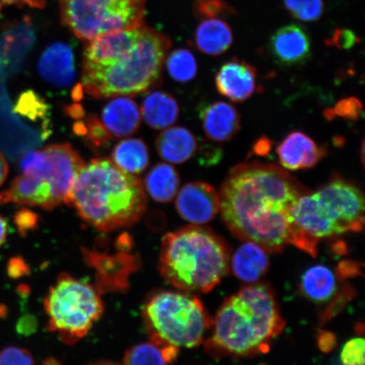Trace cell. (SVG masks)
Listing matches in <instances>:
<instances>
[{
	"instance_id": "obj_1",
	"label": "cell",
	"mask_w": 365,
	"mask_h": 365,
	"mask_svg": "<svg viewBox=\"0 0 365 365\" xmlns=\"http://www.w3.org/2000/svg\"><path fill=\"white\" fill-rule=\"evenodd\" d=\"M309 190L272 164L245 163L232 168L219 192L223 222L239 239L277 252L287 245L313 257L318 242L296 225L292 212Z\"/></svg>"
},
{
	"instance_id": "obj_2",
	"label": "cell",
	"mask_w": 365,
	"mask_h": 365,
	"mask_svg": "<svg viewBox=\"0 0 365 365\" xmlns=\"http://www.w3.org/2000/svg\"><path fill=\"white\" fill-rule=\"evenodd\" d=\"M171 48L166 35L143 24L89 41L82 86L98 99L137 96L156 83Z\"/></svg>"
},
{
	"instance_id": "obj_3",
	"label": "cell",
	"mask_w": 365,
	"mask_h": 365,
	"mask_svg": "<svg viewBox=\"0 0 365 365\" xmlns=\"http://www.w3.org/2000/svg\"><path fill=\"white\" fill-rule=\"evenodd\" d=\"M285 327L271 287H244L217 310L205 349L214 358L248 357L267 353Z\"/></svg>"
},
{
	"instance_id": "obj_4",
	"label": "cell",
	"mask_w": 365,
	"mask_h": 365,
	"mask_svg": "<svg viewBox=\"0 0 365 365\" xmlns=\"http://www.w3.org/2000/svg\"><path fill=\"white\" fill-rule=\"evenodd\" d=\"M66 204L98 230L112 232L138 222L148 200L139 178L121 170L111 160L96 158L80 170Z\"/></svg>"
},
{
	"instance_id": "obj_5",
	"label": "cell",
	"mask_w": 365,
	"mask_h": 365,
	"mask_svg": "<svg viewBox=\"0 0 365 365\" xmlns=\"http://www.w3.org/2000/svg\"><path fill=\"white\" fill-rule=\"evenodd\" d=\"M230 264V249L209 228L187 226L162 240L159 271L179 289L208 293L225 277Z\"/></svg>"
},
{
	"instance_id": "obj_6",
	"label": "cell",
	"mask_w": 365,
	"mask_h": 365,
	"mask_svg": "<svg viewBox=\"0 0 365 365\" xmlns=\"http://www.w3.org/2000/svg\"><path fill=\"white\" fill-rule=\"evenodd\" d=\"M292 216L296 225L317 242L360 232L364 225V195L353 182L336 178L317 192L301 196Z\"/></svg>"
},
{
	"instance_id": "obj_7",
	"label": "cell",
	"mask_w": 365,
	"mask_h": 365,
	"mask_svg": "<svg viewBox=\"0 0 365 365\" xmlns=\"http://www.w3.org/2000/svg\"><path fill=\"white\" fill-rule=\"evenodd\" d=\"M143 317L150 341L178 349L202 344L213 323L197 298L171 291L150 297L144 304Z\"/></svg>"
},
{
	"instance_id": "obj_8",
	"label": "cell",
	"mask_w": 365,
	"mask_h": 365,
	"mask_svg": "<svg viewBox=\"0 0 365 365\" xmlns=\"http://www.w3.org/2000/svg\"><path fill=\"white\" fill-rule=\"evenodd\" d=\"M44 307L48 330L57 333L66 344L83 339L103 312L98 289L67 274H62L50 287Z\"/></svg>"
},
{
	"instance_id": "obj_9",
	"label": "cell",
	"mask_w": 365,
	"mask_h": 365,
	"mask_svg": "<svg viewBox=\"0 0 365 365\" xmlns=\"http://www.w3.org/2000/svg\"><path fill=\"white\" fill-rule=\"evenodd\" d=\"M61 16L77 38L91 41L143 25L145 0H62Z\"/></svg>"
},
{
	"instance_id": "obj_10",
	"label": "cell",
	"mask_w": 365,
	"mask_h": 365,
	"mask_svg": "<svg viewBox=\"0 0 365 365\" xmlns=\"http://www.w3.org/2000/svg\"><path fill=\"white\" fill-rule=\"evenodd\" d=\"M52 164L50 180L54 208L66 203L77 175L85 165L77 150L68 143H57L44 148Z\"/></svg>"
},
{
	"instance_id": "obj_11",
	"label": "cell",
	"mask_w": 365,
	"mask_h": 365,
	"mask_svg": "<svg viewBox=\"0 0 365 365\" xmlns=\"http://www.w3.org/2000/svg\"><path fill=\"white\" fill-rule=\"evenodd\" d=\"M176 209L180 216L193 225L213 220L220 211V198L212 186L203 182L185 185L178 194Z\"/></svg>"
},
{
	"instance_id": "obj_12",
	"label": "cell",
	"mask_w": 365,
	"mask_h": 365,
	"mask_svg": "<svg viewBox=\"0 0 365 365\" xmlns=\"http://www.w3.org/2000/svg\"><path fill=\"white\" fill-rule=\"evenodd\" d=\"M271 53L278 65H302L312 56V40L304 27L289 24L281 27L272 36Z\"/></svg>"
},
{
	"instance_id": "obj_13",
	"label": "cell",
	"mask_w": 365,
	"mask_h": 365,
	"mask_svg": "<svg viewBox=\"0 0 365 365\" xmlns=\"http://www.w3.org/2000/svg\"><path fill=\"white\" fill-rule=\"evenodd\" d=\"M217 91L232 102L242 103L258 91L257 72L238 58L223 63L216 76Z\"/></svg>"
},
{
	"instance_id": "obj_14",
	"label": "cell",
	"mask_w": 365,
	"mask_h": 365,
	"mask_svg": "<svg viewBox=\"0 0 365 365\" xmlns=\"http://www.w3.org/2000/svg\"><path fill=\"white\" fill-rule=\"evenodd\" d=\"M88 262L98 272V289L103 291L124 290L128 287V278L138 262L132 255L124 253L106 255L85 251Z\"/></svg>"
},
{
	"instance_id": "obj_15",
	"label": "cell",
	"mask_w": 365,
	"mask_h": 365,
	"mask_svg": "<svg viewBox=\"0 0 365 365\" xmlns=\"http://www.w3.org/2000/svg\"><path fill=\"white\" fill-rule=\"evenodd\" d=\"M277 153L282 167L296 171L316 166L326 156L327 149L302 132L294 131L278 145Z\"/></svg>"
},
{
	"instance_id": "obj_16",
	"label": "cell",
	"mask_w": 365,
	"mask_h": 365,
	"mask_svg": "<svg viewBox=\"0 0 365 365\" xmlns=\"http://www.w3.org/2000/svg\"><path fill=\"white\" fill-rule=\"evenodd\" d=\"M9 203L51 211L54 209L51 185L42 178L23 173L11 182L7 190L0 192V205Z\"/></svg>"
},
{
	"instance_id": "obj_17",
	"label": "cell",
	"mask_w": 365,
	"mask_h": 365,
	"mask_svg": "<svg viewBox=\"0 0 365 365\" xmlns=\"http://www.w3.org/2000/svg\"><path fill=\"white\" fill-rule=\"evenodd\" d=\"M38 72L43 80L56 88H66L75 80L74 54L68 45L54 43L40 58Z\"/></svg>"
},
{
	"instance_id": "obj_18",
	"label": "cell",
	"mask_w": 365,
	"mask_h": 365,
	"mask_svg": "<svg viewBox=\"0 0 365 365\" xmlns=\"http://www.w3.org/2000/svg\"><path fill=\"white\" fill-rule=\"evenodd\" d=\"M205 135L214 143H226L240 130V118L232 105L215 102L202 108L200 113Z\"/></svg>"
},
{
	"instance_id": "obj_19",
	"label": "cell",
	"mask_w": 365,
	"mask_h": 365,
	"mask_svg": "<svg viewBox=\"0 0 365 365\" xmlns=\"http://www.w3.org/2000/svg\"><path fill=\"white\" fill-rule=\"evenodd\" d=\"M102 121L113 138L133 135L138 130L141 122L138 105L124 96L117 97L105 105Z\"/></svg>"
},
{
	"instance_id": "obj_20",
	"label": "cell",
	"mask_w": 365,
	"mask_h": 365,
	"mask_svg": "<svg viewBox=\"0 0 365 365\" xmlns=\"http://www.w3.org/2000/svg\"><path fill=\"white\" fill-rule=\"evenodd\" d=\"M270 262L267 250L261 245L246 242L236 250L231 259L232 271L239 279L255 284L268 271Z\"/></svg>"
},
{
	"instance_id": "obj_21",
	"label": "cell",
	"mask_w": 365,
	"mask_h": 365,
	"mask_svg": "<svg viewBox=\"0 0 365 365\" xmlns=\"http://www.w3.org/2000/svg\"><path fill=\"white\" fill-rule=\"evenodd\" d=\"M156 148L164 161L180 164L194 156L197 150V140L186 128L173 127L158 136Z\"/></svg>"
},
{
	"instance_id": "obj_22",
	"label": "cell",
	"mask_w": 365,
	"mask_h": 365,
	"mask_svg": "<svg viewBox=\"0 0 365 365\" xmlns=\"http://www.w3.org/2000/svg\"><path fill=\"white\" fill-rule=\"evenodd\" d=\"M195 42L200 52L218 56L230 48L234 42V34L225 19L205 18L196 29Z\"/></svg>"
},
{
	"instance_id": "obj_23",
	"label": "cell",
	"mask_w": 365,
	"mask_h": 365,
	"mask_svg": "<svg viewBox=\"0 0 365 365\" xmlns=\"http://www.w3.org/2000/svg\"><path fill=\"white\" fill-rule=\"evenodd\" d=\"M141 113L147 125L153 130H165L179 117V105L175 98L164 91H153L145 98Z\"/></svg>"
},
{
	"instance_id": "obj_24",
	"label": "cell",
	"mask_w": 365,
	"mask_h": 365,
	"mask_svg": "<svg viewBox=\"0 0 365 365\" xmlns=\"http://www.w3.org/2000/svg\"><path fill=\"white\" fill-rule=\"evenodd\" d=\"M339 276L330 268L323 264H316L304 273L300 282V289L307 298L314 302L323 304L336 295Z\"/></svg>"
},
{
	"instance_id": "obj_25",
	"label": "cell",
	"mask_w": 365,
	"mask_h": 365,
	"mask_svg": "<svg viewBox=\"0 0 365 365\" xmlns=\"http://www.w3.org/2000/svg\"><path fill=\"white\" fill-rule=\"evenodd\" d=\"M180 175L175 168L168 163H158L145 178V188L155 202H171L180 187Z\"/></svg>"
},
{
	"instance_id": "obj_26",
	"label": "cell",
	"mask_w": 365,
	"mask_h": 365,
	"mask_svg": "<svg viewBox=\"0 0 365 365\" xmlns=\"http://www.w3.org/2000/svg\"><path fill=\"white\" fill-rule=\"evenodd\" d=\"M112 160L121 170L130 175H138L143 173L149 164L148 145L141 139H125L114 147Z\"/></svg>"
},
{
	"instance_id": "obj_27",
	"label": "cell",
	"mask_w": 365,
	"mask_h": 365,
	"mask_svg": "<svg viewBox=\"0 0 365 365\" xmlns=\"http://www.w3.org/2000/svg\"><path fill=\"white\" fill-rule=\"evenodd\" d=\"M179 349L160 346L153 341L132 346L124 357V365H168L175 361Z\"/></svg>"
},
{
	"instance_id": "obj_28",
	"label": "cell",
	"mask_w": 365,
	"mask_h": 365,
	"mask_svg": "<svg viewBox=\"0 0 365 365\" xmlns=\"http://www.w3.org/2000/svg\"><path fill=\"white\" fill-rule=\"evenodd\" d=\"M76 135L82 137L93 149H105L113 139L102 120L94 114H91L84 121H77L73 125Z\"/></svg>"
},
{
	"instance_id": "obj_29",
	"label": "cell",
	"mask_w": 365,
	"mask_h": 365,
	"mask_svg": "<svg viewBox=\"0 0 365 365\" xmlns=\"http://www.w3.org/2000/svg\"><path fill=\"white\" fill-rule=\"evenodd\" d=\"M168 71L178 82L193 80L197 73V63L193 53L187 49H177L167 59Z\"/></svg>"
},
{
	"instance_id": "obj_30",
	"label": "cell",
	"mask_w": 365,
	"mask_h": 365,
	"mask_svg": "<svg viewBox=\"0 0 365 365\" xmlns=\"http://www.w3.org/2000/svg\"><path fill=\"white\" fill-rule=\"evenodd\" d=\"M49 107L42 96L33 90L22 93L14 106V112L31 121L44 120L48 116Z\"/></svg>"
},
{
	"instance_id": "obj_31",
	"label": "cell",
	"mask_w": 365,
	"mask_h": 365,
	"mask_svg": "<svg viewBox=\"0 0 365 365\" xmlns=\"http://www.w3.org/2000/svg\"><path fill=\"white\" fill-rule=\"evenodd\" d=\"M284 6L296 20L317 21L324 12L323 0H284Z\"/></svg>"
},
{
	"instance_id": "obj_32",
	"label": "cell",
	"mask_w": 365,
	"mask_h": 365,
	"mask_svg": "<svg viewBox=\"0 0 365 365\" xmlns=\"http://www.w3.org/2000/svg\"><path fill=\"white\" fill-rule=\"evenodd\" d=\"M196 14L202 19L205 18H226L234 15L235 11L223 0H195Z\"/></svg>"
},
{
	"instance_id": "obj_33",
	"label": "cell",
	"mask_w": 365,
	"mask_h": 365,
	"mask_svg": "<svg viewBox=\"0 0 365 365\" xmlns=\"http://www.w3.org/2000/svg\"><path fill=\"white\" fill-rule=\"evenodd\" d=\"M364 346L361 337L346 342L341 352L342 365H364Z\"/></svg>"
},
{
	"instance_id": "obj_34",
	"label": "cell",
	"mask_w": 365,
	"mask_h": 365,
	"mask_svg": "<svg viewBox=\"0 0 365 365\" xmlns=\"http://www.w3.org/2000/svg\"><path fill=\"white\" fill-rule=\"evenodd\" d=\"M0 365H35V362L29 350L11 346L0 351Z\"/></svg>"
},
{
	"instance_id": "obj_35",
	"label": "cell",
	"mask_w": 365,
	"mask_h": 365,
	"mask_svg": "<svg viewBox=\"0 0 365 365\" xmlns=\"http://www.w3.org/2000/svg\"><path fill=\"white\" fill-rule=\"evenodd\" d=\"M39 221V215L26 208L19 210L14 217V222H15L18 232L23 237L26 236L30 232L34 231L38 227Z\"/></svg>"
},
{
	"instance_id": "obj_36",
	"label": "cell",
	"mask_w": 365,
	"mask_h": 365,
	"mask_svg": "<svg viewBox=\"0 0 365 365\" xmlns=\"http://www.w3.org/2000/svg\"><path fill=\"white\" fill-rule=\"evenodd\" d=\"M362 111L361 104L355 98L342 100L336 104L335 113L337 116L358 120L360 112Z\"/></svg>"
},
{
	"instance_id": "obj_37",
	"label": "cell",
	"mask_w": 365,
	"mask_h": 365,
	"mask_svg": "<svg viewBox=\"0 0 365 365\" xmlns=\"http://www.w3.org/2000/svg\"><path fill=\"white\" fill-rule=\"evenodd\" d=\"M8 276L17 279L30 273L29 264L21 257H13L10 259L7 266Z\"/></svg>"
},
{
	"instance_id": "obj_38",
	"label": "cell",
	"mask_w": 365,
	"mask_h": 365,
	"mask_svg": "<svg viewBox=\"0 0 365 365\" xmlns=\"http://www.w3.org/2000/svg\"><path fill=\"white\" fill-rule=\"evenodd\" d=\"M38 328V321L34 316L22 317L17 322L16 330L19 334L23 336H30L34 334Z\"/></svg>"
},
{
	"instance_id": "obj_39",
	"label": "cell",
	"mask_w": 365,
	"mask_h": 365,
	"mask_svg": "<svg viewBox=\"0 0 365 365\" xmlns=\"http://www.w3.org/2000/svg\"><path fill=\"white\" fill-rule=\"evenodd\" d=\"M318 344L323 352H329L336 344L335 337L331 332L322 331L319 334Z\"/></svg>"
},
{
	"instance_id": "obj_40",
	"label": "cell",
	"mask_w": 365,
	"mask_h": 365,
	"mask_svg": "<svg viewBox=\"0 0 365 365\" xmlns=\"http://www.w3.org/2000/svg\"><path fill=\"white\" fill-rule=\"evenodd\" d=\"M359 271L357 264L346 262L339 264V271L337 275H339V278L351 277L355 275V274L357 275V274H359Z\"/></svg>"
},
{
	"instance_id": "obj_41",
	"label": "cell",
	"mask_w": 365,
	"mask_h": 365,
	"mask_svg": "<svg viewBox=\"0 0 365 365\" xmlns=\"http://www.w3.org/2000/svg\"><path fill=\"white\" fill-rule=\"evenodd\" d=\"M68 116L75 118V120H81L86 115L85 109L79 103H73L68 106L66 109Z\"/></svg>"
},
{
	"instance_id": "obj_42",
	"label": "cell",
	"mask_w": 365,
	"mask_h": 365,
	"mask_svg": "<svg viewBox=\"0 0 365 365\" xmlns=\"http://www.w3.org/2000/svg\"><path fill=\"white\" fill-rule=\"evenodd\" d=\"M2 4H29L31 7H42L44 4V0H0V6Z\"/></svg>"
},
{
	"instance_id": "obj_43",
	"label": "cell",
	"mask_w": 365,
	"mask_h": 365,
	"mask_svg": "<svg viewBox=\"0 0 365 365\" xmlns=\"http://www.w3.org/2000/svg\"><path fill=\"white\" fill-rule=\"evenodd\" d=\"M9 173V166L7 160L4 158L1 152H0V186L6 181Z\"/></svg>"
},
{
	"instance_id": "obj_44",
	"label": "cell",
	"mask_w": 365,
	"mask_h": 365,
	"mask_svg": "<svg viewBox=\"0 0 365 365\" xmlns=\"http://www.w3.org/2000/svg\"><path fill=\"white\" fill-rule=\"evenodd\" d=\"M8 234V225L6 219L0 215V247L6 243Z\"/></svg>"
},
{
	"instance_id": "obj_45",
	"label": "cell",
	"mask_w": 365,
	"mask_h": 365,
	"mask_svg": "<svg viewBox=\"0 0 365 365\" xmlns=\"http://www.w3.org/2000/svg\"><path fill=\"white\" fill-rule=\"evenodd\" d=\"M270 148V141L267 140L266 138H263L258 141V143L255 145V150L257 153L264 155L267 153Z\"/></svg>"
},
{
	"instance_id": "obj_46",
	"label": "cell",
	"mask_w": 365,
	"mask_h": 365,
	"mask_svg": "<svg viewBox=\"0 0 365 365\" xmlns=\"http://www.w3.org/2000/svg\"><path fill=\"white\" fill-rule=\"evenodd\" d=\"M83 86L81 84H78L73 90L72 98L75 100V102H79L83 98Z\"/></svg>"
},
{
	"instance_id": "obj_47",
	"label": "cell",
	"mask_w": 365,
	"mask_h": 365,
	"mask_svg": "<svg viewBox=\"0 0 365 365\" xmlns=\"http://www.w3.org/2000/svg\"><path fill=\"white\" fill-rule=\"evenodd\" d=\"M7 314V308L4 305H0V318H4Z\"/></svg>"
},
{
	"instance_id": "obj_48",
	"label": "cell",
	"mask_w": 365,
	"mask_h": 365,
	"mask_svg": "<svg viewBox=\"0 0 365 365\" xmlns=\"http://www.w3.org/2000/svg\"><path fill=\"white\" fill-rule=\"evenodd\" d=\"M43 365H61L59 364L56 360H46Z\"/></svg>"
},
{
	"instance_id": "obj_49",
	"label": "cell",
	"mask_w": 365,
	"mask_h": 365,
	"mask_svg": "<svg viewBox=\"0 0 365 365\" xmlns=\"http://www.w3.org/2000/svg\"><path fill=\"white\" fill-rule=\"evenodd\" d=\"M94 365H117V364H111V363H100V364H94Z\"/></svg>"
},
{
	"instance_id": "obj_50",
	"label": "cell",
	"mask_w": 365,
	"mask_h": 365,
	"mask_svg": "<svg viewBox=\"0 0 365 365\" xmlns=\"http://www.w3.org/2000/svg\"><path fill=\"white\" fill-rule=\"evenodd\" d=\"M0 66H1V61H0Z\"/></svg>"
}]
</instances>
